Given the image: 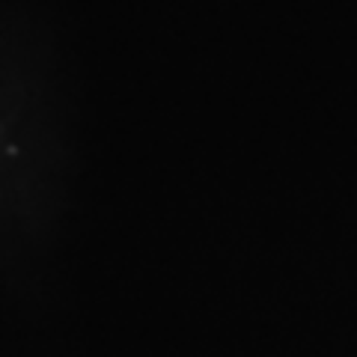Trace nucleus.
Listing matches in <instances>:
<instances>
[]
</instances>
